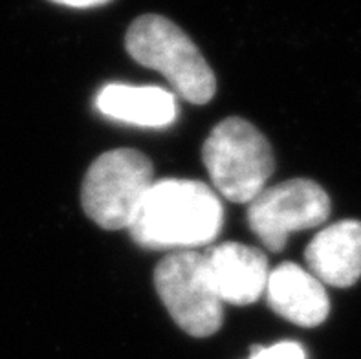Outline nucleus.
<instances>
[{"instance_id": "nucleus-4", "label": "nucleus", "mask_w": 361, "mask_h": 359, "mask_svg": "<svg viewBox=\"0 0 361 359\" xmlns=\"http://www.w3.org/2000/svg\"><path fill=\"white\" fill-rule=\"evenodd\" d=\"M154 183L151 159L134 149L109 150L82 180L81 205L88 219L109 231L128 229Z\"/></svg>"}, {"instance_id": "nucleus-1", "label": "nucleus", "mask_w": 361, "mask_h": 359, "mask_svg": "<svg viewBox=\"0 0 361 359\" xmlns=\"http://www.w3.org/2000/svg\"><path fill=\"white\" fill-rule=\"evenodd\" d=\"M224 222V207L209 185L165 178L152 183L128 233L145 250L191 251L211 244Z\"/></svg>"}, {"instance_id": "nucleus-2", "label": "nucleus", "mask_w": 361, "mask_h": 359, "mask_svg": "<svg viewBox=\"0 0 361 359\" xmlns=\"http://www.w3.org/2000/svg\"><path fill=\"white\" fill-rule=\"evenodd\" d=\"M128 55L160 72L173 90L192 105H206L216 92L215 73L195 42L161 15L137 17L125 37Z\"/></svg>"}, {"instance_id": "nucleus-8", "label": "nucleus", "mask_w": 361, "mask_h": 359, "mask_svg": "<svg viewBox=\"0 0 361 359\" xmlns=\"http://www.w3.org/2000/svg\"><path fill=\"white\" fill-rule=\"evenodd\" d=\"M266 299L275 314L299 327H317L329 317L325 284L293 262H283L268 275Z\"/></svg>"}, {"instance_id": "nucleus-3", "label": "nucleus", "mask_w": 361, "mask_h": 359, "mask_svg": "<svg viewBox=\"0 0 361 359\" xmlns=\"http://www.w3.org/2000/svg\"><path fill=\"white\" fill-rule=\"evenodd\" d=\"M202 159L216 193L235 204L255 200L275 169L270 141L240 118L224 119L211 130Z\"/></svg>"}, {"instance_id": "nucleus-7", "label": "nucleus", "mask_w": 361, "mask_h": 359, "mask_svg": "<svg viewBox=\"0 0 361 359\" xmlns=\"http://www.w3.org/2000/svg\"><path fill=\"white\" fill-rule=\"evenodd\" d=\"M204 255L213 290L222 303L246 306L255 303L268 284V259L261 250L238 242L211 245Z\"/></svg>"}, {"instance_id": "nucleus-11", "label": "nucleus", "mask_w": 361, "mask_h": 359, "mask_svg": "<svg viewBox=\"0 0 361 359\" xmlns=\"http://www.w3.org/2000/svg\"><path fill=\"white\" fill-rule=\"evenodd\" d=\"M250 359H307V354L298 343L283 341L271 346H252Z\"/></svg>"}, {"instance_id": "nucleus-5", "label": "nucleus", "mask_w": 361, "mask_h": 359, "mask_svg": "<svg viewBox=\"0 0 361 359\" xmlns=\"http://www.w3.org/2000/svg\"><path fill=\"white\" fill-rule=\"evenodd\" d=\"M154 286L173 321L192 337L219 332L224 319V303L213 290L204 255L173 251L158 262Z\"/></svg>"}, {"instance_id": "nucleus-10", "label": "nucleus", "mask_w": 361, "mask_h": 359, "mask_svg": "<svg viewBox=\"0 0 361 359\" xmlns=\"http://www.w3.org/2000/svg\"><path fill=\"white\" fill-rule=\"evenodd\" d=\"M96 107L110 119L137 127H167L176 119V97L160 87L106 85L97 94Z\"/></svg>"}, {"instance_id": "nucleus-12", "label": "nucleus", "mask_w": 361, "mask_h": 359, "mask_svg": "<svg viewBox=\"0 0 361 359\" xmlns=\"http://www.w3.org/2000/svg\"><path fill=\"white\" fill-rule=\"evenodd\" d=\"M51 2L70 6V8H94V6L105 4L109 0H51Z\"/></svg>"}, {"instance_id": "nucleus-6", "label": "nucleus", "mask_w": 361, "mask_h": 359, "mask_svg": "<svg viewBox=\"0 0 361 359\" xmlns=\"http://www.w3.org/2000/svg\"><path fill=\"white\" fill-rule=\"evenodd\" d=\"M330 214V198L319 183L295 178L264 189L247 205V226L274 253L292 233L317 228Z\"/></svg>"}, {"instance_id": "nucleus-9", "label": "nucleus", "mask_w": 361, "mask_h": 359, "mask_svg": "<svg viewBox=\"0 0 361 359\" xmlns=\"http://www.w3.org/2000/svg\"><path fill=\"white\" fill-rule=\"evenodd\" d=\"M310 273L323 284L348 288L361 277V222L341 220L319 231L305 251Z\"/></svg>"}]
</instances>
